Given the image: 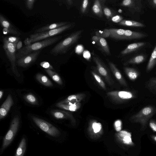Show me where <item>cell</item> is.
Returning a JSON list of instances; mask_svg holds the SVG:
<instances>
[{
  "label": "cell",
  "mask_w": 156,
  "mask_h": 156,
  "mask_svg": "<svg viewBox=\"0 0 156 156\" xmlns=\"http://www.w3.org/2000/svg\"><path fill=\"white\" fill-rule=\"evenodd\" d=\"M62 37V36H57L48 38L25 46L16 53V58L19 59L33 52L40 50L56 43Z\"/></svg>",
  "instance_id": "1"
},
{
  "label": "cell",
  "mask_w": 156,
  "mask_h": 156,
  "mask_svg": "<svg viewBox=\"0 0 156 156\" xmlns=\"http://www.w3.org/2000/svg\"><path fill=\"white\" fill-rule=\"evenodd\" d=\"M83 31V30H80L71 34L57 44L50 51V53L56 56L66 53L78 40Z\"/></svg>",
  "instance_id": "2"
},
{
  "label": "cell",
  "mask_w": 156,
  "mask_h": 156,
  "mask_svg": "<svg viewBox=\"0 0 156 156\" xmlns=\"http://www.w3.org/2000/svg\"><path fill=\"white\" fill-rule=\"evenodd\" d=\"M156 113V107L151 105L146 106L130 118L133 123H138L141 126V130H144L147 127L149 120Z\"/></svg>",
  "instance_id": "3"
},
{
  "label": "cell",
  "mask_w": 156,
  "mask_h": 156,
  "mask_svg": "<svg viewBox=\"0 0 156 156\" xmlns=\"http://www.w3.org/2000/svg\"><path fill=\"white\" fill-rule=\"evenodd\" d=\"M72 26L71 24L68 23L55 29L32 34L30 35V37L32 40V43L59 34L69 29Z\"/></svg>",
  "instance_id": "4"
},
{
  "label": "cell",
  "mask_w": 156,
  "mask_h": 156,
  "mask_svg": "<svg viewBox=\"0 0 156 156\" xmlns=\"http://www.w3.org/2000/svg\"><path fill=\"white\" fill-rule=\"evenodd\" d=\"M3 48L11 64L13 72L17 76L19 75L16 65V45L9 42L5 37L3 39Z\"/></svg>",
  "instance_id": "5"
},
{
  "label": "cell",
  "mask_w": 156,
  "mask_h": 156,
  "mask_svg": "<svg viewBox=\"0 0 156 156\" xmlns=\"http://www.w3.org/2000/svg\"><path fill=\"white\" fill-rule=\"evenodd\" d=\"M19 123V117L15 116L12 120L9 129L3 138L1 148L2 152L12 142L17 131Z\"/></svg>",
  "instance_id": "6"
},
{
  "label": "cell",
  "mask_w": 156,
  "mask_h": 156,
  "mask_svg": "<svg viewBox=\"0 0 156 156\" xmlns=\"http://www.w3.org/2000/svg\"><path fill=\"white\" fill-rule=\"evenodd\" d=\"M33 121L43 131L54 137L58 136L60 134L59 130L49 123L37 117L32 116Z\"/></svg>",
  "instance_id": "7"
},
{
  "label": "cell",
  "mask_w": 156,
  "mask_h": 156,
  "mask_svg": "<svg viewBox=\"0 0 156 156\" xmlns=\"http://www.w3.org/2000/svg\"><path fill=\"white\" fill-rule=\"evenodd\" d=\"M107 94L112 100L118 102H125L136 97L134 92L125 90L111 91L108 92Z\"/></svg>",
  "instance_id": "8"
},
{
  "label": "cell",
  "mask_w": 156,
  "mask_h": 156,
  "mask_svg": "<svg viewBox=\"0 0 156 156\" xmlns=\"http://www.w3.org/2000/svg\"><path fill=\"white\" fill-rule=\"evenodd\" d=\"M93 58L96 65L97 70L99 74L105 79L109 84H113L114 83V81L111 76L106 66L98 57L94 56Z\"/></svg>",
  "instance_id": "9"
},
{
  "label": "cell",
  "mask_w": 156,
  "mask_h": 156,
  "mask_svg": "<svg viewBox=\"0 0 156 156\" xmlns=\"http://www.w3.org/2000/svg\"><path fill=\"white\" fill-rule=\"evenodd\" d=\"M88 131L91 138L94 139L98 138L103 132L101 124L95 120H91L89 123Z\"/></svg>",
  "instance_id": "10"
},
{
  "label": "cell",
  "mask_w": 156,
  "mask_h": 156,
  "mask_svg": "<svg viewBox=\"0 0 156 156\" xmlns=\"http://www.w3.org/2000/svg\"><path fill=\"white\" fill-rule=\"evenodd\" d=\"M41 52V50L34 52L18 59L17 65L23 67L28 66L35 61Z\"/></svg>",
  "instance_id": "11"
},
{
  "label": "cell",
  "mask_w": 156,
  "mask_h": 156,
  "mask_svg": "<svg viewBox=\"0 0 156 156\" xmlns=\"http://www.w3.org/2000/svg\"><path fill=\"white\" fill-rule=\"evenodd\" d=\"M141 0H124L121 3V5L127 7L133 14L140 12L142 4Z\"/></svg>",
  "instance_id": "12"
},
{
  "label": "cell",
  "mask_w": 156,
  "mask_h": 156,
  "mask_svg": "<svg viewBox=\"0 0 156 156\" xmlns=\"http://www.w3.org/2000/svg\"><path fill=\"white\" fill-rule=\"evenodd\" d=\"M125 30L121 29L112 28L106 29L99 36L102 37H109L118 40H123Z\"/></svg>",
  "instance_id": "13"
},
{
  "label": "cell",
  "mask_w": 156,
  "mask_h": 156,
  "mask_svg": "<svg viewBox=\"0 0 156 156\" xmlns=\"http://www.w3.org/2000/svg\"><path fill=\"white\" fill-rule=\"evenodd\" d=\"M86 96L85 94L82 93L71 95L57 104H74L80 103V102Z\"/></svg>",
  "instance_id": "14"
},
{
  "label": "cell",
  "mask_w": 156,
  "mask_h": 156,
  "mask_svg": "<svg viewBox=\"0 0 156 156\" xmlns=\"http://www.w3.org/2000/svg\"><path fill=\"white\" fill-rule=\"evenodd\" d=\"M107 61L111 71L116 80L122 86L127 87V83L115 65L108 60L107 59Z\"/></svg>",
  "instance_id": "15"
},
{
  "label": "cell",
  "mask_w": 156,
  "mask_h": 156,
  "mask_svg": "<svg viewBox=\"0 0 156 156\" xmlns=\"http://www.w3.org/2000/svg\"><path fill=\"white\" fill-rule=\"evenodd\" d=\"M13 104L11 96L9 94L6 100L1 106L0 109V119L5 117L7 115L11 107Z\"/></svg>",
  "instance_id": "16"
},
{
  "label": "cell",
  "mask_w": 156,
  "mask_h": 156,
  "mask_svg": "<svg viewBox=\"0 0 156 156\" xmlns=\"http://www.w3.org/2000/svg\"><path fill=\"white\" fill-rule=\"evenodd\" d=\"M118 140L122 144L128 145L133 144L131 138V133L125 130H122L116 133Z\"/></svg>",
  "instance_id": "17"
},
{
  "label": "cell",
  "mask_w": 156,
  "mask_h": 156,
  "mask_svg": "<svg viewBox=\"0 0 156 156\" xmlns=\"http://www.w3.org/2000/svg\"><path fill=\"white\" fill-rule=\"evenodd\" d=\"M52 115L56 119H68L74 123L75 122L73 116L70 112L60 110H54L51 111Z\"/></svg>",
  "instance_id": "18"
},
{
  "label": "cell",
  "mask_w": 156,
  "mask_h": 156,
  "mask_svg": "<svg viewBox=\"0 0 156 156\" xmlns=\"http://www.w3.org/2000/svg\"><path fill=\"white\" fill-rule=\"evenodd\" d=\"M68 23L67 22H61L48 24L36 30L35 33H41L55 29L65 25Z\"/></svg>",
  "instance_id": "19"
},
{
  "label": "cell",
  "mask_w": 156,
  "mask_h": 156,
  "mask_svg": "<svg viewBox=\"0 0 156 156\" xmlns=\"http://www.w3.org/2000/svg\"><path fill=\"white\" fill-rule=\"evenodd\" d=\"M146 44L144 42L135 43L129 44L126 48L122 51L121 54L125 55L132 52L144 47Z\"/></svg>",
  "instance_id": "20"
},
{
  "label": "cell",
  "mask_w": 156,
  "mask_h": 156,
  "mask_svg": "<svg viewBox=\"0 0 156 156\" xmlns=\"http://www.w3.org/2000/svg\"><path fill=\"white\" fill-rule=\"evenodd\" d=\"M146 36L143 33L125 30L123 40H130L142 38Z\"/></svg>",
  "instance_id": "21"
},
{
  "label": "cell",
  "mask_w": 156,
  "mask_h": 156,
  "mask_svg": "<svg viewBox=\"0 0 156 156\" xmlns=\"http://www.w3.org/2000/svg\"><path fill=\"white\" fill-rule=\"evenodd\" d=\"M124 69L128 77L132 81L136 80L140 75L139 71L135 68L126 67Z\"/></svg>",
  "instance_id": "22"
},
{
  "label": "cell",
  "mask_w": 156,
  "mask_h": 156,
  "mask_svg": "<svg viewBox=\"0 0 156 156\" xmlns=\"http://www.w3.org/2000/svg\"><path fill=\"white\" fill-rule=\"evenodd\" d=\"M80 103H79L76 104H56V106L61 108L71 111H76L79 109L81 106Z\"/></svg>",
  "instance_id": "23"
},
{
  "label": "cell",
  "mask_w": 156,
  "mask_h": 156,
  "mask_svg": "<svg viewBox=\"0 0 156 156\" xmlns=\"http://www.w3.org/2000/svg\"><path fill=\"white\" fill-rule=\"evenodd\" d=\"M35 77L40 83L46 86L50 87L53 86L51 80L46 76L42 74H37Z\"/></svg>",
  "instance_id": "24"
},
{
  "label": "cell",
  "mask_w": 156,
  "mask_h": 156,
  "mask_svg": "<svg viewBox=\"0 0 156 156\" xmlns=\"http://www.w3.org/2000/svg\"><path fill=\"white\" fill-rule=\"evenodd\" d=\"M156 65V45L151 53L146 67V71L151 70Z\"/></svg>",
  "instance_id": "25"
},
{
  "label": "cell",
  "mask_w": 156,
  "mask_h": 156,
  "mask_svg": "<svg viewBox=\"0 0 156 156\" xmlns=\"http://www.w3.org/2000/svg\"><path fill=\"white\" fill-rule=\"evenodd\" d=\"M145 59V56L143 55H140L133 57L124 63L126 66L129 64H137L143 62Z\"/></svg>",
  "instance_id": "26"
},
{
  "label": "cell",
  "mask_w": 156,
  "mask_h": 156,
  "mask_svg": "<svg viewBox=\"0 0 156 156\" xmlns=\"http://www.w3.org/2000/svg\"><path fill=\"white\" fill-rule=\"evenodd\" d=\"M120 25L131 27H144V25L140 22L134 21L123 20L119 23Z\"/></svg>",
  "instance_id": "27"
},
{
  "label": "cell",
  "mask_w": 156,
  "mask_h": 156,
  "mask_svg": "<svg viewBox=\"0 0 156 156\" xmlns=\"http://www.w3.org/2000/svg\"><path fill=\"white\" fill-rule=\"evenodd\" d=\"M26 141L25 137L22 138L16 150L15 156H23L26 149Z\"/></svg>",
  "instance_id": "28"
},
{
  "label": "cell",
  "mask_w": 156,
  "mask_h": 156,
  "mask_svg": "<svg viewBox=\"0 0 156 156\" xmlns=\"http://www.w3.org/2000/svg\"><path fill=\"white\" fill-rule=\"evenodd\" d=\"M94 13L98 16L101 17L103 16V11L100 1L95 0L92 7Z\"/></svg>",
  "instance_id": "29"
},
{
  "label": "cell",
  "mask_w": 156,
  "mask_h": 156,
  "mask_svg": "<svg viewBox=\"0 0 156 156\" xmlns=\"http://www.w3.org/2000/svg\"><path fill=\"white\" fill-rule=\"evenodd\" d=\"M99 36L98 44L103 51L106 54L109 55L110 51L109 47L106 40L103 37Z\"/></svg>",
  "instance_id": "30"
},
{
  "label": "cell",
  "mask_w": 156,
  "mask_h": 156,
  "mask_svg": "<svg viewBox=\"0 0 156 156\" xmlns=\"http://www.w3.org/2000/svg\"><path fill=\"white\" fill-rule=\"evenodd\" d=\"M45 71L55 82L60 85L62 84L61 78L57 73L50 69H46Z\"/></svg>",
  "instance_id": "31"
},
{
  "label": "cell",
  "mask_w": 156,
  "mask_h": 156,
  "mask_svg": "<svg viewBox=\"0 0 156 156\" xmlns=\"http://www.w3.org/2000/svg\"><path fill=\"white\" fill-rule=\"evenodd\" d=\"M147 88L152 93L156 94V77L150 79L147 81Z\"/></svg>",
  "instance_id": "32"
},
{
  "label": "cell",
  "mask_w": 156,
  "mask_h": 156,
  "mask_svg": "<svg viewBox=\"0 0 156 156\" xmlns=\"http://www.w3.org/2000/svg\"><path fill=\"white\" fill-rule=\"evenodd\" d=\"M91 73L95 80L100 87L103 89L106 90L105 84L100 75L94 71H91Z\"/></svg>",
  "instance_id": "33"
},
{
  "label": "cell",
  "mask_w": 156,
  "mask_h": 156,
  "mask_svg": "<svg viewBox=\"0 0 156 156\" xmlns=\"http://www.w3.org/2000/svg\"><path fill=\"white\" fill-rule=\"evenodd\" d=\"M0 23L3 28L16 29L2 15H0Z\"/></svg>",
  "instance_id": "34"
},
{
  "label": "cell",
  "mask_w": 156,
  "mask_h": 156,
  "mask_svg": "<svg viewBox=\"0 0 156 156\" xmlns=\"http://www.w3.org/2000/svg\"><path fill=\"white\" fill-rule=\"evenodd\" d=\"M2 31L3 34L5 35L11 34L19 36L21 34V33L16 29L3 28Z\"/></svg>",
  "instance_id": "35"
},
{
  "label": "cell",
  "mask_w": 156,
  "mask_h": 156,
  "mask_svg": "<svg viewBox=\"0 0 156 156\" xmlns=\"http://www.w3.org/2000/svg\"><path fill=\"white\" fill-rule=\"evenodd\" d=\"M26 100L30 103L33 105H36L37 101L36 98L33 94H29L25 96Z\"/></svg>",
  "instance_id": "36"
},
{
  "label": "cell",
  "mask_w": 156,
  "mask_h": 156,
  "mask_svg": "<svg viewBox=\"0 0 156 156\" xmlns=\"http://www.w3.org/2000/svg\"><path fill=\"white\" fill-rule=\"evenodd\" d=\"M5 38L9 42L16 45L20 41V38L18 37L8 36L6 37Z\"/></svg>",
  "instance_id": "37"
},
{
  "label": "cell",
  "mask_w": 156,
  "mask_h": 156,
  "mask_svg": "<svg viewBox=\"0 0 156 156\" xmlns=\"http://www.w3.org/2000/svg\"><path fill=\"white\" fill-rule=\"evenodd\" d=\"M122 122L121 120L118 119L116 120L114 123V126L115 130L119 132L122 129Z\"/></svg>",
  "instance_id": "38"
},
{
  "label": "cell",
  "mask_w": 156,
  "mask_h": 156,
  "mask_svg": "<svg viewBox=\"0 0 156 156\" xmlns=\"http://www.w3.org/2000/svg\"><path fill=\"white\" fill-rule=\"evenodd\" d=\"M89 4L88 0H84L82 3L81 11L82 13H84L86 12Z\"/></svg>",
  "instance_id": "39"
},
{
  "label": "cell",
  "mask_w": 156,
  "mask_h": 156,
  "mask_svg": "<svg viewBox=\"0 0 156 156\" xmlns=\"http://www.w3.org/2000/svg\"><path fill=\"white\" fill-rule=\"evenodd\" d=\"M35 0H27L25 1V5L27 8L29 10L32 9L34 7Z\"/></svg>",
  "instance_id": "40"
},
{
  "label": "cell",
  "mask_w": 156,
  "mask_h": 156,
  "mask_svg": "<svg viewBox=\"0 0 156 156\" xmlns=\"http://www.w3.org/2000/svg\"><path fill=\"white\" fill-rule=\"evenodd\" d=\"M104 13L106 16L109 19L112 17V13L111 10L108 8L105 7L103 8Z\"/></svg>",
  "instance_id": "41"
},
{
  "label": "cell",
  "mask_w": 156,
  "mask_h": 156,
  "mask_svg": "<svg viewBox=\"0 0 156 156\" xmlns=\"http://www.w3.org/2000/svg\"><path fill=\"white\" fill-rule=\"evenodd\" d=\"M40 66L46 69H53V66L48 62L44 61L40 63Z\"/></svg>",
  "instance_id": "42"
},
{
  "label": "cell",
  "mask_w": 156,
  "mask_h": 156,
  "mask_svg": "<svg viewBox=\"0 0 156 156\" xmlns=\"http://www.w3.org/2000/svg\"><path fill=\"white\" fill-rule=\"evenodd\" d=\"M123 18L121 16L116 15L112 16L111 18V20L114 23H119L123 20Z\"/></svg>",
  "instance_id": "43"
},
{
  "label": "cell",
  "mask_w": 156,
  "mask_h": 156,
  "mask_svg": "<svg viewBox=\"0 0 156 156\" xmlns=\"http://www.w3.org/2000/svg\"><path fill=\"white\" fill-rule=\"evenodd\" d=\"M149 125L151 129L154 132H156V121L151 119L149 121Z\"/></svg>",
  "instance_id": "44"
},
{
  "label": "cell",
  "mask_w": 156,
  "mask_h": 156,
  "mask_svg": "<svg viewBox=\"0 0 156 156\" xmlns=\"http://www.w3.org/2000/svg\"><path fill=\"white\" fill-rule=\"evenodd\" d=\"M75 49V51L78 54H80L83 50V46L80 45H77Z\"/></svg>",
  "instance_id": "45"
},
{
  "label": "cell",
  "mask_w": 156,
  "mask_h": 156,
  "mask_svg": "<svg viewBox=\"0 0 156 156\" xmlns=\"http://www.w3.org/2000/svg\"><path fill=\"white\" fill-rule=\"evenodd\" d=\"M24 43L26 46L29 45L32 43V40L30 37L27 38L24 41Z\"/></svg>",
  "instance_id": "46"
},
{
  "label": "cell",
  "mask_w": 156,
  "mask_h": 156,
  "mask_svg": "<svg viewBox=\"0 0 156 156\" xmlns=\"http://www.w3.org/2000/svg\"><path fill=\"white\" fill-rule=\"evenodd\" d=\"M83 56L85 58L89 60L90 58V52L88 51H85L83 52Z\"/></svg>",
  "instance_id": "47"
},
{
  "label": "cell",
  "mask_w": 156,
  "mask_h": 156,
  "mask_svg": "<svg viewBox=\"0 0 156 156\" xmlns=\"http://www.w3.org/2000/svg\"><path fill=\"white\" fill-rule=\"evenodd\" d=\"M148 3L152 7L156 8V0H150L148 1Z\"/></svg>",
  "instance_id": "48"
},
{
  "label": "cell",
  "mask_w": 156,
  "mask_h": 156,
  "mask_svg": "<svg viewBox=\"0 0 156 156\" xmlns=\"http://www.w3.org/2000/svg\"><path fill=\"white\" fill-rule=\"evenodd\" d=\"M22 47V43L21 41H19L16 44V50H20L21 49Z\"/></svg>",
  "instance_id": "49"
},
{
  "label": "cell",
  "mask_w": 156,
  "mask_h": 156,
  "mask_svg": "<svg viewBox=\"0 0 156 156\" xmlns=\"http://www.w3.org/2000/svg\"><path fill=\"white\" fill-rule=\"evenodd\" d=\"M92 40L94 42L98 44L99 41V36L96 35L93 36L92 37Z\"/></svg>",
  "instance_id": "50"
},
{
  "label": "cell",
  "mask_w": 156,
  "mask_h": 156,
  "mask_svg": "<svg viewBox=\"0 0 156 156\" xmlns=\"http://www.w3.org/2000/svg\"><path fill=\"white\" fill-rule=\"evenodd\" d=\"M67 4L68 5H71L73 3V1L71 0H67L66 1Z\"/></svg>",
  "instance_id": "51"
},
{
  "label": "cell",
  "mask_w": 156,
  "mask_h": 156,
  "mask_svg": "<svg viewBox=\"0 0 156 156\" xmlns=\"http://www.w3.org/2000/svg\"><path fill=\"white\" fill-rule=\"evenodd\" d=\"M151 137L154 141L156 142V135H152Z\"/></svg>",
  "instance_id": "52"
},
{
  "label": "cell",
  "mask_w": 156,
  "mask_h": 156,
  "mask_svg": "<svg viewBox=\"0 0 156 156\" xmlns=\"http://www.w3.org/2000/svg\"><path fill=\"white\" fill-rule=\"evenodd\" d=\"M3 91L2 90L0 91V99H1L3 95Z\"/></svg>",
  "instance_id": "53"
}]
</instances>
